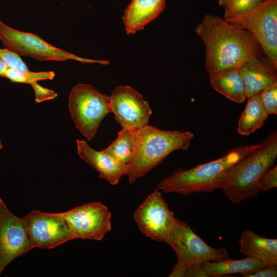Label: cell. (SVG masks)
<instances>
[{
  "mask_svg": "<svg viewBox=\"0 0 277 277\" xmlns=\"http://www.w3.org/2000/svg\"><path fill=\"white\" fill-rule=\"evenodd\" d=\"M195 32L205 47V68L208 74L240 68L264 53L250 32L219 16L205 15Z\"/></svg>",
  "mask_w": 277,
  "mask_h": 277,
  "instance_id": "1",
  "label": "cell"
},
{
  "mask_svg": "<svg viewBox=\"0 0 277 277\" xmlns=\"http://www.w3.org/2000/svg\"><path fill=\"white\" fill-rule=\"evenodd\" d=\"M277 157V131L259 147L233 164L226 172L222 189L232 203L238 204L261 193L260 180L274 165Z\"/></svg>",
  "mask_w": 277,
  "mask_h": 277,
  "instance_id": "2",
  "label": "cell"
},
{
  "mask_svg": "<svg viewBox=\"0 0 277 277\" xmlns=\"http://www.w3.org/2000/svg\"><path fill=\"white\" fill-rule=\"evenodd\" d=\"M260 144L241 145L230 150L223 156L184 170L182 168L164 179L157 188L165 193L187 195L222 189L226 171L235 163L257 149Z\"/></svg>",
  "mask_w": 277,
  "mask_h": 277,
  "instance_id": "3",
  "label": "cell"
},
{
  "mask_svg": "<svg viewBox=\"0 0 277 277\" xmlns=\"http://www.w3.org/2000/svg\"><path fill=\"white\" fill-rule=\"evenodd\" d=\"M132 132L134 151L127 175L130 184L161 164L174 151L187 150L194 136L188 131L162 130L148 124Z\"/></svg>",
  "mask_w": 277,
  "mask_h": 277,
  "instance_id": "4",
  "label": "cell"
},
{
  "mask_svg": "<svg viewBox=\"0 0 277 277\" xmlns=\"http://www.w3.org/2000/svg\"><path fill=\"white\" fill-rule=\"evenodd\" d=\"M133 215L140 231L154 241L171 247L180 234L181 221L175 217L157 188L145 198Z\"/></svg>",
  "mask_w": 277,
  "mask_h": 277,
  "instance_id": "5",
  "label": "cell"
},
{
  "mask_svg": "<svg viewBox=\"0 0 277 277\" xmlns=\"http://www.w3.org/2000/svg\"><path fill=\"white\" fill-rule=\"evenodd\" d=\"M110 96L89 84L78 83L71 89L68 106L76 128L88 141L96 134L102 120L110 113Z\"/></svg>",
  "mask_w": 277,
  "mask_h": 277,
  "instance_id": "6",
  "label": "cell"
},
{
  "mask_svg": "<svg viewBox=\"0 0 277 277\" xmlns=\"http://www.w3.org/2000/svg\"><path fill=\"white\" fill-rule=\"evenodd\" d=\"M0 40L5 48L20 56H27L41 61L74 60L82 63L106 65L105 60L91 59L77 56L53 46L37 34L21 31L0 21Z\"/></svg>",
  "mask_w": 277,
  "mask_h": 277,
  "instance_id": "7",
  "label": "cell"
},
{
  "mask_svg": "<svg viewBox=\"0 0 277 277\" xmlns=\"http://www.w3.org/2000/svg\"><path fill=\"white\" fill-rule=\"evenodd\" d=\"M224 19L250 32L277 68V0H263L247 12Z\"/></svg>",
  "mask_w": 277,
  "mask_h": 277,
  "instance_id": "8",
  "label": "cell"
},
{
  "mask_svg": "<svg viewBox=\"0 0 277 277\" xmlns=\"http://www.w3.org/2000/svg\"><path fill=\"white\" fill-rule=\"evenodd\" d=\"M171 247L176 254L177 263L169 277H183L186 270L191 266L230 258L226 248H215L208 245L188 224L181 221L180 234Z\"/></svg>",
  "mask_w": 277,
  "mask_h": 277,
  "instance_id": "9",
  "label": "cell"
},
{
  "mask_svg": "<svg viewBox=\"0 0 277 277\" xmlns=\"http://www.w3.org/2000/svg\"><path fill=\"white\" fill-rule=\"evenodd\" d=\"M63 214L76 239L101 241L111 229V213L100 202L75 207Z\"/></svg>",
  "mask_w": 277,
  "mask_h": 277,
  "instance_id": "10",
  "label": "cell"
},
{
  "mask_svg": "<svg viewBox=\"0 0 277 277\" xmlns=\"http://www.w3.org/2000/svg\"><path fill=\"white\" fill-rule=\"evenodd\" d=\"M33 248L52 249L76 239L62 213L32 210L24 218Z\"/></svg>",
  "mask_w": 277,
  "mask_h": 277,
  "instance_id": "11",
  "label": "cell"
},
{
  "mask_svg": "<svg viewBox=\"0 0 277 277\" xmlns=\"http://www.w3.org/2000/svg\"><path fill=\"white\" fill-rule=\"evenodd\" d=\"M109 107L117 123L131 132L147 125L152 113L143 95L128 85L114 89L110 96Z\"/></svg>",
  "mask_w": 277,
  "mask_h": 277,
  "instance_id": "12",
  "label": "cell"
},
{
  "mask_svg": "<svg viewBox=\"0 0 277 277\" xmlns=\"http://www.w3.org/2000/svg\"><path fill=\"white\" fill-rule=\"evenodd\" d=\"M33 248L23 218L10 212L0 197V271Z\"/></svg>",
  "mask_w": 277,
  "mask_h": 277,
  "instance_id": "13",
  "label": "cell"
},
{
  "mask_svg": "<svg viewBox=\"0 0 277 277\" xmlns=\"http://www.w3.org/2000/svg\"><path fill=\"white\" fill-rule=\"evenodd\" d=\"M76 143L80 157L99 173L101 179L115 185L122 176L129 173L130 164L117 162L103 150L94 149L84 140H76Z\"/></svg>",
  "mask_w": 277,
  "mask_h": 277,
  "instance_id": "14",
  "label": "cell"
},
{
  "mask_svg": "<svg viewBox=\"0 0 277 277\" xmlns=\"http://www.w3.org/2000/svg\"><path fill=\"white\" fill-rule=\"evenodd\" d=\"M240 69L247 98L277 83V68L268 57L252 58L243 64Z\"/></svg>",
  "mask_w": 277,
  "mask_h": 277,
  "instance_id": "15",
  "label": "cell"
},
{
  "mask_svg": "<svg viewBox=\"0 0 277 277\" xmlns=\"http://www.w3.org/2000/svg\"><path fill=\"white\" fill-rule=\"evenodd\" d=\"M166 0H131L122 17L126 32L132 34L142 30L164 10Z\"/></svg>",
  "mask_w": 277,
  "mask_h": 277,
  "instance_id": "16",
  "label": "cell"
},
{
  "mask_svg": "<svg viewBox=\"0 0 277 277\" xmlns=\"http://www.w3.org/2000/svg\"><path fill=\"white\" fill-rule=\"evenodd\" d=\"M239 242L241 253L254 258L266 266H277V239L264 238L251 230H245Z\"/></svg>",
  "mask_w": 277,
  "mask_h": 277,
  "instance_id": "17",
  "label": "cell"
},
{
  "mask_svg": "<svg viewBox=\"0 0 277 277\" xmlns=\"http://www.w3.org/2000/svg\"><path fill=\"white\" fill-rule=\"evenodd\" d=\"M212 87L229 100L242 103L246 93L240 68H233L209 74Z\"/></svg>",
  "mask_w": 277,
  "mask_h": 277,
  "instance_id": "18",
  "label": "cell"
},
{
  "mask_svg": "<svg viewBox=\"0 0 277 277\" xmlns=\"http://www.w3.org/2000/svg\"><path fill=\"white\" fill-rule=\"evenodd\" d=\"M266 266L254 258L246 256L237 260L229 258L219 261L207 262L203 264V269L207 277H221L236 273L247 277Z\"/></svg>",
  "mask_w": 277,
  "mask_h": 277,
  "instance_id": "19",
  "label": "cell"
},
{
  "mask_svg": "<svg viewBox=\"0 0 277 277\" xmlns=\"http://www.w3.org/2000/svg\"><path fill=\"white\" fill-rule=\"evenodd\" d=\"M247 102L238 123V132L249 135L261 128L268 117L258 94L247 98Z\"/></svg>",
  "mask_w": 277,
  "mask_h": 277,
  "instance_id": "20",
  "label": "cell"
},
{
  "mask_svg": "<svg viewBox=\"0 0 277 277\" xmlns=\"http://www.w3.org/2000/svg\"><path fill=\"white\" fill-rule=\"evenodd\" d=\"M103 151L117 162L130 164L134 151L132 132L122 128L118 132L116 138Z\"/></svg>",
  "mask_w": 277,
  "mask_h": 277,
  "instance_id": "21",
  "label": "cell"
},
{
  "mask_svg": "<svg viewBox=\"0 0 277 277\" xmlns=\"http://www.w3.org/2000/svg\"><path fill=\"white\" fill-rule=\"evenodd\" d=\"M55 76L52 71L41 72H23L17 70L8 68L6 78L12 83L29 84L34 82L44 80H52Z\"/></svg>",
  "mask_w": 277,
  "mask_h": 277,
  "instance_id": "22",
  "label": "cell"
},
{
  "mask_svg": "<svg viewBox=\"0 0 277 277\" xmlns=\"http://www.w3.org/2000/svg\"><path fill=\"white\" fill-rule=\"evenodd\" d=\"M260 102L268 115L277 114V83L258 93Z\"/></svg>",
  "mask_w": 277,
  "mask_h": 277,
  "instance_id": "23",
  "label": "cell"
},
{
  "mask_svg": "<svg viewBox=\"0 0 277 277\" xmlns=\"http://www.w3.org/2000/svg\"><path fill=\"white\" fill-rule=\"evenodd\" d=\"M0 58L7 64L9 68L23 72L29 70L25 63L17 53L7 48H0Z\"/></svg>",
  "mask_w": 277,
  "mask_h": 277,
  "instance_id": "24",
  "label": "cell"
},
{
  "mask_svg": "<svg viewBox=\"0 0 277 277\" xmlns=\"http://www.w3.org/2000/svg\"><path fill=\"white\" fill-rule=\"evenodd\" d=\"M263 0H233L229 8L225 11L224 18L247 12L256 6Z\"/></svg>",
  "mask_w": 277,
  "mask_h": 277,
  "instance_id": "25",
  "label": "cell"
},
{
  "mask_svg": "<svg viewBox=\"0 0 277 277\" xmlns=\"http://www.w3.org/2000/svg\"><path fill=\"white\" fill-rule=\"evenodd\" d=\"M261 192H265L277 187V166L263 173L260 180Z\"/></svg>",
  "mask_w": 277,
  "mask_h": 277,
  "instance_id": "26",
  "label": "cell"
},
{
  "mask_svg": "<svg viewBox=\"0 0 277 277\" xmlns=\"http://www.w3.org/2000/svg\"><path fill=\"white\" fill-rule=\"evenodd\" d=\"M35 94V102L39 103L46 101L55 98L58 94L53 90L44 87L38 84L37 82L30 84Z\"/></svg>",
  "mask_w": 277,
  "mask_h": 277,
  "instance_id": "27",
  "label": "cell"
},
{
  "mask_svg": "<svg viewBox=\"0 0 277 277\" xmlns=\"http://www.w3.org/2000/svg\"><path fill=\"white\" fill-rule=\"evenodd\" d=\"M277 276L276 266H266L253 273L249 275L247 277H276Z\"/></svg>",
  "mask_w": 277,
  "mask_h": 277,
  "instance_id": "28",
  "label": "cell"
},
{
  "mask_svg": "<svg viewBox=\"0 0 277 277\" xmlns=\"http://www.w3.org/2000/svg\"><path fill=\"white\" fill-rule=\"evenodd\" d=\"M203 265H196L188 268L185 272L184 276L207 277L203 271Z\"/></svg>",
  "mask_w": 277,
  "mask_h": 277,
  "instance_id": "29",
  "label": "cell"
},
{
  "mask_svg": "<svg viewBox=\"0 0 277 277\" xmlns=\"http://www.w3.org/2000/svg\"><path fill=\"white\" fill-rule=\"evenodd\" d=\"M8 68L7 64L0 58V77H6Z\"/></svg>",
  "mask_w": 277,
  "mask_h": 277,
  "instance_id": "30",
  "label": "cell"
},
{
  "mask_svg": "<svg viewBox=\"0 0 277 277\" xmlns=\"http://www.w3.org/2000/svg\"><path fill=\"white\" fill-rule=\"evenodd\" d=\"M233 0H219V4L224 7L225 11L227 10L231 6Z\"/></svg>",
  "mask_w": 277,
  "mask_h": 277,
  "instance_id": "31",
  "label": "cell"
},
{
  "mask_svg": "<svg viewBox=\"0 0 277 277\" xmlns=\"http://www.w3.org/2000/svg\"><path fill=\"white\" fill-rule=\"evenodd\" d=\"M3 145L2 143V142H1V139H0V149L3 148Z\"/></svg>",
  "mask_w": 277,
  "mask_h": 277,
  "instance_id": "32",
  "label": "cell"
},
{
  "mask_svg": "<svg viewBox=\"0 0 277 277\" xmlns=\"http://www.w3.org/2000/svg\"><path fill=\"white\" fill-rule=\"evenodd\" d=\"M2 272L0 271V275L1 274Z\"/></svg>",
  "mask_w": 277,
  "mask_h": 277,
  "instance_id": "33",
  "label": "cell"
},
{
  "mask_svg": "<svg viewBox=\"0 0 277 277\" xmlns=\"http://www.w3.org/2000/svg\"><path fill=\"white\" fill-rule=\"evenodd\" d=\"M2 0H0V2Z\"/></svg>",
  "mask_w": 277,
  "mask_h": 277,
  "instance_id": "34",
  "label": "cell"
},
{
  "mask_svg": "<svg viewBox=\"0 0 277 277\" xmlns=\"http://www.w3.org/2000/svg\"></svg>",
  "mask_w": 277,
  "mask_h": 277,
  "instance_id": "35",
  "label": "cell"
}]
</instances>
